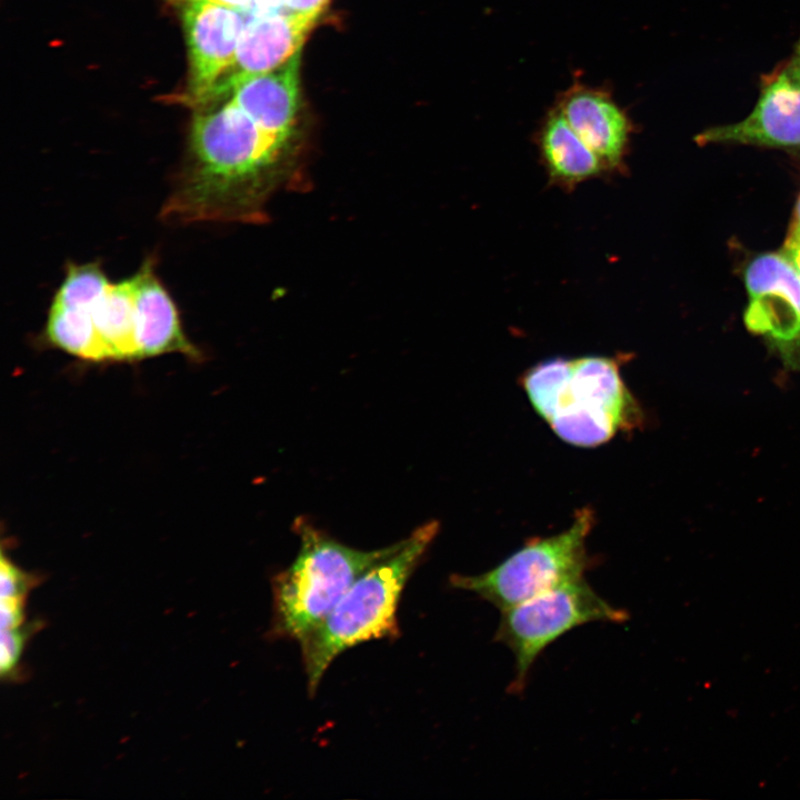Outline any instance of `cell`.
I'll list each match as a JSON object with an SVG mask.
<instances>
[{
	"label": "cell",
	"mask_w": 800,
	"mask_h": 800,
	"mask_svg": "<svg viewBox=\"0 0 800 800\" xmlns=\"http://www.w3.org/2000/svg\"><path fill=\"white\" fill-rule=\"evenodd\" d=\"M300 133L267 129L231 99L197 112L188 158L163 206L171 222H262L280 192L301 187Z\"/></svg>",
	"instance_id": "obj_1"
},
{
	"label": "cell",
	"mask_w": 800,
	"mask_h": 800,
	"mask_svg": "<svg viewBox=\"0 0 800 800\" xmlns=\"http://www.w3.org/2000/svg\"><path fill=\"white\" fill-rule=\"evenodd\" d=\"M438 529L432 520L396 542L394 549L363 572L323 621L299 641L310 694L343 651L369 640L399 637L401 593Z\"/></svg>",
	"instance_id": "obj_2"
},
{
	"label": "cell",
	"mask_w": 800,
	"mask_h": 800,
	"mask_svg": "<svg viewBox=\"0 0 800 800\" xmlns=\"http://www.w3.org/2000/svg\"><path fill=\"white\" fill-rule=\"evenodd\" d=\"M294 530L300 549L294 561L272 581L273 620L271 632L300 641L331 612L351 584L396 543L359 550L346 546L303 518Z\"/></svg>",
	"instance_id": "obj_3"
},
{
	"label": "cell",
	"mask_w": 800,
	"mask_h": 800,
	"mask_svg": "<svg viewBox=\"0 0 800 800\" xmlns=\"http://www.w3.org/2000/svg\"><path fill=\"white\" fill-rule=\"evenodd\" d=\"M620 366L621 360L604 356L563 359L534 411L560 439L583 448L638 427L642 413Z\"/></svg>",
	"instance_id": "obj_4"
},
{
	"label": "cell",
	"mask_w": 800,
	"mask_h": 800,
	"mask_svg": "<svg viewBox=\"0 0 800 800\" xmlns=\"http://www.w3.org/2000/svg\"><path fill=\"white\" fill-rule=\"evenodd\" d=\"M593 524L592 509L581 508L567 530L534 538L497 567L480 574H453L450 582L502 611L561 584L583 579L590 562L587 538Z\"/></svg>",
	"instance_id": "obj_5"
},
{
	"label": "cell",
	"mask_w": 800,
	"mask_h": 800,
	"mask_svg": "<svg viewBox=\"0 0 800 800\" xmlns=\"http://www.w3.org/2000/svg\"><path fill=\"white\" fill-rule=\"evenodd\" d=\"M628 612L611 606L583 579L561 584L501 611L496 640L510 649L520 693L539 654L570 630L590 622H623Z\"/></svg>",
	"instance_id": "obj_6"
},
{
	"label": "cell",
	"mask_w": 800,
	"mask_h": 800,
	"mask_svg": "<svg viewBox=\"0 0 800 800\" xmlns=\"http://www.w3.org/2000/svg\"><path fill=\"white\" fill-rule=\"evenodd\" d=\"M696 141L800 151V37L791 54L762 76L751 112L736 123L706 129Z\"/></svg>",
	"instance_id": "obj_7"
},
{
	"label": "cell",
	"mask_w": 800,
	"mask_h": 800,
	"mask_svg": "<svg viewBox=\"0 0 800 800\" xmlns=\"http://www.w3.org/2000/svg\"><path fill=\"white\" fill-rule=\"evenodd\" d=\"M188 48V77L179 101L193 108L213 102L231 69L246 24L243 12L207 0H177Z\"/></svg>",
	"instance_id": "obj_8"
},
{
	"label": "cell",
	"mask_w": 800,
	"mask_h": 800,
	"mask_svg": "<svg viewBox=\"0 0 800 800\" xmlns=\"http://www.w3.org/2000/svg\"><path fill=\"white\" fill-rule=\"evenodd\" d=\"M749 302L744 323L800 370V276L781 253H762L744 273Z\"/></svg>",
	"instance_id": "obj_9"
},
{
	"label": "cell",
	"mask_w": 800,
	"mask_h": 800,
	"mask_svg": "<svg viewBox=\"0 0 800 800\" xmlns=\"http://www.w3.org/2000/svg\"><path fill=\"white\" fill-rule=\"evenodd\" d=\"M556 108L608 172L626 170L633 124L610 92L576 82L561 94Z\"/></svg>",
	"instance_id": "obj_10"
},
{
	"label": "cell",
	"mask_w": 800,
	"mask_h": 800,
	"mask_svg": "<svg viewBox=\"0 0 800 800\" xmlns=\"http://www.w3.org/2000/svg\"><path fill=\"white\" fill-rule=\"evenodd\" d=\"M300 67L301 51L272 70L222 83L213 101L229 93L231 100L262 127L300 133Z\"/></svg>",
	"instance_id": "obj_11"
},
{
	"label": "cell",
	"mask_w": 800,
	"mask_h": 800,
	"mask_svg": "<svg viewBox=\"0 0 800 800\" xmlns=\"http://www.w3.org/2000/svg\"><path fill=\"white\" fill-rule=\"evenodd\" d=\"M319 18L288 9L254 16L246 22L233 64L217 89L231 79L266 72L284 63L301 51Z\"/></svg>",
	"instance_id": "obj_12"
},
{
	"label": "cell",
	"mask_w": 800,
	"mask_h": 800,
	"mask_svg": "<svg viewBox=\"0 0 800 800\" xmlns=\"http://www.w3.org/2000/svg\"><path fill=\"white\" fill-rule=\"evenodd\" d=\"M138 359L178 352L198 361L199 349L184 334L177 308L147 262L133 277Z\"/></svg>",
	"instance_id": "obj_13"
},
{
	"label": "cell",
	"mask_w": 800,
	"mask_h": 800,
	"mask_svg": "<svg viewBox=\"0 0 800 800\" xmlns=\"http://www.w3.org/2000/svg\"><path fill=\"white\" fill-rule=\"evenodd\" d=\"M537 144L550 182L560 188L571 190L608 172L601 159L557 108L543 119L537 133Z\"/></svg>",
	"instance_id": "obj_14"
},
{
	"label": "cell",
	"mask_w": 800,
	"mask_h": 800,
	"mask_svg": "<svg viewBox=\"0 0 800 800\" xmlns=\"http://www.w3.org/2000/svg\"><path fill=\"white\" fill-rule=\"evenodd\" d=\"M104 360H137L133 278L110 283L90 309Z\"/></svg>",
	"instance_id": "obj_15"
},
{
	"label": "cell",
	"mask_w": 800,
	"mask_h": 800,
	"mask_svg": "<svg viewBox=\"0 0 800 800\" xmlns=\"http://www.w3.org/2000/svg\"><path fill=\"white\" fill-rule=\"evenodd\" d=\"M44 337L47 341L71 356L90 361H104L89 310L51 306Z\"/></svg>",
	"instance_id": "obj_16"
},
{
	"label": "cell",
	"mask_w": 800,
	"mask_h": 800,
	"mask_svg": "<svg viewBox=\"0 0 800 800\" xmlns=\"http://www.w3.org/2000/svg\"><path fill=\"white\" fill-rule=\"evenodd\" d=\"M110 282L97 263L70 264L53 306L90 310Z\"/></svg>",
	"instance_id": "obj_17"
},
{
	"label": "cell",
	"mask_w": 800,
	"mask_h": 800,
	"mask_svg": "<svg viewBox=\"0 0 800 800\" xmlns=\"http://www.w3.org/2000/svg\"><path fill=\"white\" fill-rule=\"evenodd\" d=\"M38 622L21 624L16 628L1 629L0 670L2 678L14 679L19 677V660L30 633L36 630Z\"/></svg>",
	"instance_id": "obj_18"
},
{
	"label": "cell",
	"mask_w": 800,
	"mask_h": 800,
	"mask_svg": "<svg viewBox=\"0 0 800 800\" xmlns=\"http://www.w3.org/2000/svg\"><path fill=\"white\" fill-rule=\"evenodd\" d=\"M38 577L17 567L4 550L1 553L0 596L1 599H26L29 590L37 583Z\"/></svg>",
	"instance_id": "obj_19"
},
{
	"label": "cell",
	"mask_w": 800,
	"mask_h": 800,
	"mask_svg": "<svg viewBox=\"0 0 800 800\" xmlns=\"http://www.w3.org/2000/svg\"><path fill=\"white\" fill-rule=\"evenodd\" d=\"M24 623V599H1V629Z\"/></svg>",
	"instance_id": "obj_20"
},
{
	"label": "cell",
	"mask_w": 800,
	"mask_h": 800,
	"mask_svg": "<svg viewBox=\"0 0 800 800\" xmlns=\"http://www.w3.org/2000/svg\"><path fill=\"white\" fill-rule=\"evenodd\" d=\"M781 254L792 264L800 276V231L789 229Z\"/></svg>",
	"instance_id": "obj_21"
},
{
	"label": "cell",
	"mask_w": 800,
	"mask_h": 800,
	"mask_svg": "<svg viewBox=\"0 0 800 800\" xmlns=\"http://www.w3.org/2000/svg\"><path fill=\"white\" fill-rule=\"evenodd\" d=\"M330 0H287L286 9L321 16Z\"/></svg>",
	"instance_id": "obj_22"
},
{
	"label": "cell",
	"mask_w": 800,
	"mask_h": 800,
	"mask_svg": "<svg viewBox=\"0 0 800 800\" xmlns=\"http://www.w3.org/2000/svg\"><path fill=\"white\" fill-rule=\"evenodd\" d=\"M287 0H251L250 13L268 14L286 9Z\"/></svg>",
	"instance_id": "obj_23"
},
{
	"label": "cell",
	"mask_w": 800,
	"mask_h": 800,
	"mask_svg": "<svg viewBox=\"0 0 800 800\" xmlns=\"http://www.w3.org/2000/svg\"><path fill=\"white\" fill-rule=\"evenodd\" d=\"M209 2L228 7L243 13H249L251 8V0H207Z\"/></svg>",
	"instance_id": "obj_24"
},
{
	"label": "cell",
	"mask_w": 800,
	"mask_h": 800,
	"mask_svg": "<svg viewBox=\"0 0 800 800\" xmlns=\"http://www.w3.org/2000/svg\"><path fill=\"white\" fill-rule=\"evenodd\" d=\"M791 230L800 231V194L794 208L793 218L790 224Z\"/></svg>",
	"instance_id": "obj_25"
}]
</instances>
